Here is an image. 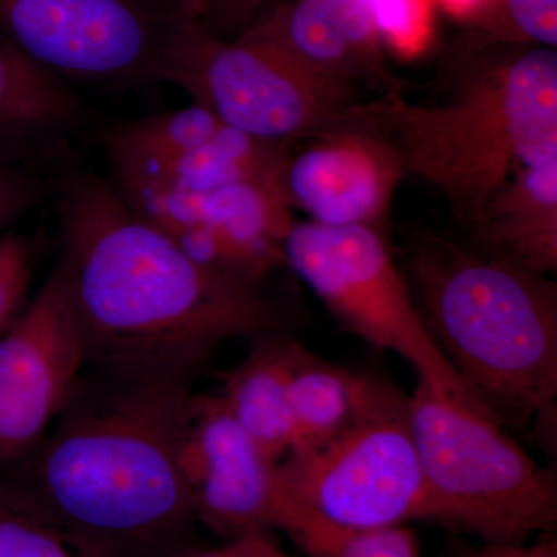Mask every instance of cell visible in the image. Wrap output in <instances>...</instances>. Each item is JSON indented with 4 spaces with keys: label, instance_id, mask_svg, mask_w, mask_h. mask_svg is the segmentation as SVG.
I'll use <instances>...</instances> for the list:
<instances>
[{
    "label": "cell",
    "instance_id": "9c48e42d",
    "mask_svg": "<svg viewBox=\"0 0 557 557\" xmlns=\"http://www.w3.org/2000/svg\"><path fill=\"white\" fill-rule=\"evenodd\" d=\"M284 258L348 332L405 358L418 376L437 386L460 384L424 327L384 233L295 222Z\"/></svg>",
    "mask_w": 557,
    "mask_h": 557
},
{
    "label": "cell",
    "instance_id": "44dd1931",
    "mask_svg": "<svg viewBox=\"0 0 557 557\" xmlns=\"http://www.w3.org/2000/svg\"><path fill=\"white\" fill-rule=\"evenodd\" d=\"M372 22L381 47L401 60L423 57L435 40L434 0H372Z\"/></svg>",
    "mask_w": 557,
    "mask_h": 557
},
{
    "label": "cell",
    "instance_id": "7c38bea8",
    "mask_svg": "<svg viewBox=\"0 0 557 557\" xmlns=\"http://www.w3.org/2000/svg\"><path fill=\"white\" fill-rule=\"evenodd\" d=\"M302 143V149L289 152L282 178L289 208L318 225L384 233L395 190L405 178L394 150L350 123Z\"/></svg>",
    "mask_w": 557,
    "mask_h": 557
},
{
    "label": "cell",
    "instance_id": "ba28073f",
    "mask_svg": "<svg viewBox=\"0 0 557 557\" xmlns=\"http://www.w3.org/2000/svg\"><path fill=\"white\" fill-rule=\"evenodd\" d=\"M196 0H0V33L61 83H160Z\"/></svg>",
    "mask_w": 557,
    "mask_h": 557
},
{
    "label": "cell",
    "instance_id": "6da1fadb",
    "mask_svg": "<svg viewBox=\"0 0 557 557\" xmlns=\"http://www.w3.org/2000/svg\"><path fill=\"white\" fill-rule=\"evenodd\" d=\"M58 212L57 269L97 372L194 376L225 341L287 335L267 282L201 265L94 172L62 174Z\"/></svg>",
    "mask_w": 557,
    "mask_h": 557
},
{
    "label": "cell",
    "instance_id": "8992f818",
    "mask_svg": "<svg viewBox=\"0 0 557 557\" xmlns=\"http://www.w3.org/2000/svg\"><path fill=\"white\" fill-rule=\"evenodd\" d=\"M160 83L185 90L231 127L287 145L343 126L361 101L358 87L314 72L270 44L219 38L200 17L175 38Z\"/></svg>",
    "mask_w": 557,
    "mask_h": 557
},
{
    "label": "cell",
    "instance_id": "d6986e66",
    "mask_svg": "<svg viewBox=\"0 0 557 557\" xmlns=\"http://www.w3.org/2000/svg\"><path fill=\"white\" fill-rule=\"evenodd\" d=\"M0 557L106 556L50 522L9 482H0Z\"/></svg>",
    "mask_w": 557,
    "mask_h": 557
},
{
    "label": "cell",
    "instance_id": "603a6c76",
    "mask_svg": "<svg viewBox=\"0 0 557 557\" xmlns=\"http://www.w3.org/2000/svg\"><path fill=\"white\" fill-rule=\"evenodd\" d=\"M32 281V249L24 237H0V335L17 318Z\"/></svg>",
    "mask_w": 557,
    "mask_h": 557
},
{
    "label": "cell",
    "instance_id": "4316f807",
    "mask_svg": "<svg viewBox=\"0 0 557 557\" xmlns=\"http://www.w3.org/2000/svg\"><path fill=\"white\" fill-rule=\"evenodd\" d=\"M448 557H557L556 539L545 534L542 541L533 545L527 542L518 544H487L480 547L450 549Z\"/></svg>",
    "mask_w": 557,
    "mask_h": 557
},
{
    "label": "cell",
    "instance_id": "ac0fdd59",
    "mask_svg": "<svg viewBox=\"0 0 557 557\" xmlns=\"http://www.w3.org/2000/svg\"><path fill=\"white\" fill-rule=\"evenodd\" d=\"M376 381V376L318 358L295 343L289 366V405L295 424L292 453L318 448L336 437L364 408Z\"/></svg>",
    "mask_w": 557,
    "mask_h": 557
},
{
    "label": "cell",
    "instance_id": "8fae6325",
    "mask_svg": "<svg viewBox=\"0 0 557 557\" xmlns=\"http://www.w3.org/2000/svg\"><path fill=\"white\" fill-rule=\"evenodd\" d=\"M86 366L83 338L57 269L0 335V467L20 463L38 448Z\"/></svg>",
    "mask_w": 557,
    "mask_h": 557
},
{
    "label": "cell",
    "instance_id": "2e32d148",
    "mask_svg": "<svg viewBox=\"0 0 557 557\" xmlns=\"http://www.w3.org/2000/svg\"><path fill=\"white\" fill-rule=\"evenodd\" d=\"M292 146L245 134L222 123L197 145L119 178L156 180L193 193H211L239 183L282 186Z\"/></svg>",
    "mask_w": 557,
    "mask_h": 557
},
{
    "label": "cell",
    "instance_id": "cb8c5ba5",
    "mask_svg": "<svg viewBox=\"0 0 557 557\" xmlns=\"http://www.w3.org/2000/svg\"><path fill=\"white\" fill-rule=\"evenodd\" d=\"M201 22L212 35L234 39L267 11L285 0H196Z\"/></svg>",
    "mask_w": 557,
    "mask_h": 557
},
{
    "label": "cell",
    "instance_id": "d4e9b609",
    "mask_svg": "<svg viewBox=\"0 0 557 557\" xmlns=\"http://www.w3.org/2000/svg\"><path fill=\"white\" fill-rule=\"evenodd\" d=\"M40 189L30 166L0 159V231L39 200Z\"/></svg>",
    "mask_w": 557,
    "mask_h": 557
},
{
    "label": "cell",
    "instance_id": "5bb4252c",
    "mask_svg": "<svg viewBox=\"0 0 557 557\" xmlns=\"http://www.w3.org/2000/svg\"><path fill=\"white\" fill-rule=\"evenodd\" d=\"M83 119L72 87L36 67L0 33V159L25 166L51 160Z\"/></svg>",
    "mask_w": 557,
    "mask_h": 557
},
{
    "label": "cell",
    "instance_id": "484cf974",
    "mask_svg": "<svg viewBox=\"0 0 557 557\" xmlns=\"http://www.w3.org/2000/svg\"><path fill=\"white\" fill-rule=\"evenodd\" d=\"M185 557H293L281 547L273 533H251L226 539L222 547L189 552Z\"/></svg>",
    "mask_w": 557,
    "mask_h": 557
},
{
    "label": "cell",
    "instance_id": "277c9868",
    "mask_svg": "<svg viewBox=\"0 0 557 557\" xmlns=\"http://www.w3.org/2000/svg\"><path fill=\"white\" fill-rule=\"evenodd\" d=\"M424 327L461 386L504 426L552 432L557 285L472 245L418 237L408 258Z\"/></svg>",
    "mask_w": 557,
    "mask_h": 557
},
{
    "label": "cell",
    "instance_id": "9a60e30c",
    "mask_svg": "<svg viewBox=\"0 0 557 557\" xmlns=\"http://www.w3.org/2000/svg\"><path fill=\"white\" fill-rule=\"evenodd\" d=\"M471 245L541 274L557 271V160L523 168L469 230Z\"/></svg>",
    "mask_w": 557,
    "mask_h": 557
},
{
    "label": "cell",
    "instance_id": "ffe728a7",
    "mask_svg": "<svg viewBox=\"0 0 557 557\" xmlns=\"http://www.w3.org/2000/svg\"><path fill=\"white\" fill-rule=\"evenodd\" d=\"M457 38L478 46L520 44L557 49V0H491L485 14Z\"/></svg>",
    "mask_w": 557,
    "mask_h": 557
},
{
    "label": "cell",
    "instance_id": "5b68a950",
    "mask_svg": "<svg viewBox=\"0 0 557 557\" xmlns=\"http://www.w3.org/2000/svg\"><path fill=\"white\" fill-rule=\"evenodd\" d=\"M409 409L429 520L487 544L555 530V471L541 467L467 388L418 376Z\"/></svg>",
    "mask_w": 557,
    "mask_h": 557
},
{
    "label": "cell",
    "instance_id": "52a82bcc",
    "mask_svg": "<svg viewBox=\"0 0 557 557\" xmlns=\"http://www.w3.org/2000/svg\"><path fill=\"white\" fill-rule=\"evenodd\" d=\"M278 472L300 512L336 530L431 519L409 397L384 380L344 431L318 448L288 454Z\"/></svg>",
    "mask_w": 557,
    "mask_h": 557
},
{
    "label": "cell",
    "instance_id": "7402d4cb",
    "mask_svg": "<svg viewBox=\"0 0 557 557\" xmlns=\"http://www.w3.org/2000/svg\"><path fill=\"white\" fill-rule=\"evenodd\" d=\"M309 557H421L420 544L406 525L343 531L330 528Z\"/></svg>",
    "mask_w": 557,
    "mask_h": 557
},
{
    "label": "cell",
    "instance_id": "83f0119b",
    "mask_svg": "<svg viewBox=\"0 0 557 557\" xmlns=\"http://www.w3.org/2000/svg\"><path fill=\"white\" fill-rule=\"evenodd\" d=\"M434 2L442 13L457 22L458 27L474 24L491 5V0H434Z\"/></svg>",
    "mask_w": 557,
    "mask_h": 557
},
{
    "label": "cell",
    "instance_id": "30bf717a",
    "mask_svg": "<svg viewBox=\"0 0 557 557\" xmlns=\"http://www.w3.org/2000/svg\"><path fill=\"white\" fill-rule=\"evenodd\" d=\"M180 468L197 522L223 539L284 531L295 539L302 515L258 443L219 394L194 395L180 443Z\"/></svg>",
    "mask_w": 557,
    "mask_h": 557
},
{
    "label": "cell",
    "instance_id": "3957f363",
    "mask_svg": "<svg viewBox=\"0 0 557 557\" xmlns=\"http://www.w3.org/2000/svg\"><path fill=\"white\" fill-rule=\"evenodd\" d=\"M438 73L442 100L380 95L346 123L383 139L405 177L434 186L469 231L519 171L557 160V49L456 38Z\"/></svg>",
    "mask_w": 557,
    "mask_h": 557
},
{
    "label": "cell",
    "instance_id": "4fadbf2b",
    "mask_svg": "<svg viewBox=\"0 0 557 557\" xmlns=\"http://www.w3.org/2000/svg\"><path fill=\"white\" fill-rule=\"evenodd\" d=\"M372 0H285L267 11L247 38L270 44L329 78L380 95L408 94V81L395 75L376 38Z\"/></svg>",
    "mask_w": 557,
    "mask_h": 557
},
{
    "label": "cell",
    "instance_id": "7a4b0ae2",
    "mask_svg": "<svg viewBox=\"0 0 557 557\" xmlns=\"http://www.w3.org/2000/svg\"><path fill=\"white\" fill-rule=\"evenodd\" d=\"M193 380L102 372L81 379L10 485L102 556L185 557L197 519L178 456Z\"/></svg>",
    "mask_w": 557,
    "mask_h": 557
},
{
    "label": "cell",
    "instance_id": "e0dca14e",
    "mask_svg": "<svg viewBox=\"0 0 557 557\" xmlns=\"http://www.w3.org/2000/svg\"><path fill=\"white\" fill-rule=\"evenodd\" d=\"M295 343L288 335L255 341L248 357L222 373L219 392L231 416L277 463L295 446L289 405V366Z\"/></svg>",
    "mask_w": 557,
    "mask_h": 557
}]
</instances>
